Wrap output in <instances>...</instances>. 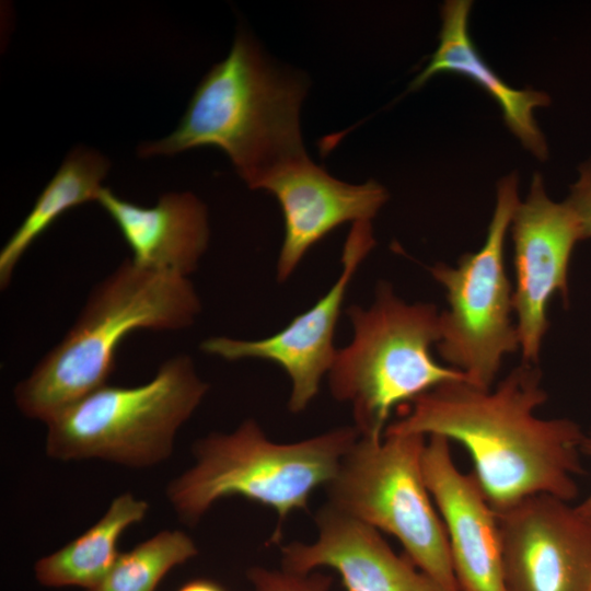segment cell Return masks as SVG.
<instances>
[{
    "mask_svg": "<svg viewBox=\"0 0 591 591\" xmlns=\"http://www.w3.org/2000/svg\"><path fill=\"white\" fill-rule=\"evenodd\" d=\"M273 194L283 216L285 237L277 279L286 281L308 251L346 222H371L387 200L374 181L351 185L329 175L309 157L268 177L259 187Z\"/></svg>",
    "mask_w": 591,
    "mask_h": 591,
    "instance_id": "4fadbf2b",
    "label": "cell"
},
{
    "mask_svg": "<svg viewBox=\"0 0 591 591\" xmlns=\"http://www.w3.org/2000/svg\"><path fill=\"white\" fill-rule=\"evenodd\" d=\"M472 2L447 1L441 10L439 44L424 69L410 82L409 89L421 88L442 72L464 76L482 86L499 105L512 134L536 158L547 157V147L534 118V111L549 104L547 94L533 90H517L506 83L482 58L468 33Z\"/></svg>",
    "mask_w": 591,
    "mask_h": 591,
    "instance_id": "2e32d148",
    "label": "cell"
},
{
    "mask_svg": "<svg viewBox=\"0 0 591 591\" xmlns=\"http://www.w3.org/2000/svg\"><path fill=\"white\" fill-rule=\"evenodd\" d=\"M97 201L131 250V262L160 274L188 278L209 243L207 207L189 192L162 195L142 207L103 187Z\"/></svg>",
    "mask_w": 591,
    "mask_h": 591,
    "instance_id": "9a60e30c",
    "label": "cell"
},
{
    "mask_svg": "<svg viewBox=\"0 0 591 591\" xmlns=\"http://www.w3.org/2000/svg\"><path fill=\"white\" fill-rule=\"evenodd\" d=\"M426 437H359L325 486L331 506L393 535L415 566L444 591H460L443 522L422 474Z\"/></svg>",
    "mask_w": 591,
    "mask_h": 591,
    "instance_id": "52a82bcc",
    "label": "cell"
},
{
    "mask_svg": "<svg viewBox=\"0 0 591 591\" xmlns=\"http://www.w3.org/2000/svg\"><path fill=\"white\" fill-rule=\"evenodd\" d=\"M147 501L125 493L114 498L103 517L73 541L35 564V577L45 587L97 586L119 556L120 536L142 521Z\"/></svg>",
    "mask_w": 591,
    "mask_h": 591,
    "instance_id": "e0dca14e",
    "label": "cell"
},
{
    "mask_svg": "<svg viewBox=\"0 0 591 591\" xmlns=\"http://www.w3.org/2000/svg\"><path fill=\"white\" fill-rule=\"evenodd\" d=\"M566 202L578 220L582 240L591 237V160L581 166Z\"/></svg>",
    "mask_w": 591,
    "mask_h": 591,
    "instance_id": "44dd1931",
    "label": "cell"
},
{
    "mask_svg": "<svg viewBox=\"0 0 591 591\" xmlns=\"http://www.w3.org/2000/svg\"><path fill=\"white\" fill-rule=\"evenodd\" d=\"M354 336L337 349L328 371L333 396L352 406L361 437L380 439L394 408L451 381L466 380L430 352L440 339V314L430 303L409 304L381 282L374 302L349 306Z\"/></svg>",
    "mask_w": 591,
    "mask_h": 591,
    "instance_id": "5b68a950",
    "label": "cell"
},
{
    "mask_svg": "<svg viewBox=\"0 0 591 591\" xmlns=\"http://www.w3.org/2000/svg\"><path fill=\"white\" fill-rule=\"evenodd\" d=\"M108 160L85 147H77L37 197L31 211L0 251V287L4 289L14 268L33 242L67 210L96 200Z\"/></svg>",
    "mask_w": 591,
    "mask_h": 591,
    "instance_id": "ac0fdd59",
    "label": "cell"
},
{
    "mask_svg": "<svg viewBox=\"0 0 591 591\" xmlns=\"http://www.w3.org/2000/svg\"><path fill=\"white\" fill-rule=\"evenodd\" d=\"M177 591H227L221 584L210 579H193L181 586Z\"/></svg>",
    "mask_w": 591,
    "mask_h": 591,
    "instance_id": "7402d4cb",
    "label": "cell"
},
{
    "mask_svg": "<svg viewBox=\"0 0 591 591\" xmlns=\"http://www.w3.org/2000/svg\"><path fill=\"white\" fill-rule=\"evenodd\" d=\"M542 373L523 362L493 389L466 380L443 383L398 408L385 432L438 434L461 443L497 514L536 495L570 501L582 473L586 434L567 418L543 419Z\"/></svg>",
    "mask_w": 591,
    "mask_h": 591,
    "instance_id": "6da1fadb",
    "label": "cell"
},
{
    "mask_svg": "<svg viewBox=\"0 0 591 591\" xmlns=\"http://www.w3.org/2000/svg\"><path fill=\"white\" fill-rule=\"evenodd\" d=\"M359 437L352 426L277 443L255 420L246 419L233 432L199 439L193 448L195 465L170 482L166 495L188 525L198 523L216 501L230 496L269 507L278 515L270 542L278 543L288 515L306 509L312 491L335 477Z\"/></svg>",
    "mask_w": 591,
    "mask_h": 591,
    "instance_id": "277c9868",
    "label": "cell"
},
{
    "mask_svg": "<svg viewBox=\"0 0 591 591\" xmlns=\"http://www.w3.org/2000/svg\"><path fill=\"white\" fill-rule=\"evenodd\" d=\"M317 538L282 547V570L308 575L336 570L347 591H444L404 554L397 555L380 531L325 503L315 514Z\"/></svg>",
    "mask_w": 591,
    "mask_h": 591,
    "instance_id": "5bb4252c",
    "label": "cell"
},
{
    "mask_svg": "<svg viewBox=\"0 0 591 591\" xmlns=\"http://www.w3.org/2000/svg\"><path fill=\"white\" fill-rule=\"evenodd\" d=\"M497 515L507 591L591 590V522L577 507L536 495Z\"/></svg>",
    "mask_w": 591,
    "mask_h": 591,
    "instance_id": "9c48e42d",
    "label": "cell"
},
{
    "mask_svg": "<svg viewBox=\"0 0 591 591\" xmlns=\"http://www.w3.org/2000/svg\"><path fill=\"white\" fill-rule=\"evenodd\" d=\"M208 389L189 356H173L150 381L136 386L107 383L53 417L46 422L47 455L130 467L161 463Z\"/></svg>",
    "mask_w": 591,
    "mask_h": 591,
    "instance_id": "8992f818",
    "label": "cell"
},
{
    "mask_svg": "<svg viewBox=\"0 0 591 591\" xmlns=\"http://www.w3.org/2000/svg\"><path fill=\"white\" fill-rule=\"evenodd\" d=\"M201 310L188 278L155 273L125 259L96 283L73 325L19 382V410L45 424L107 384L116 350L131 332L179 331Z\"/></svg>",
    "mask_w": 591,
    "mask_h": 591,
    "instance_id": "3957f363",
    "label": "cell"
},
{
    "mask_svg": "<svg viewBox=\"0 0 591 591\" xmlns=\"http://www.w3.org/2000/svg\"><path fill=\"white\" fill-rule=\"evenodd\" d=\"M374 244L371 222L354 223L343 250L341 274L312 308L273 336L257 340L210 337L201 343L200 349L229 361L264 359L277 363L291 380L289 409L304 410L333 366L337 352L334 333L345 293Z\"/></svg>",
    "mask_w": 591,
    "mask_h": 591,
    "instance_id": "30bf717a",
    "label": "cell"
},
{
    "mask_svg": "<svg viewBox=\"0 0 591 591\" xmlns=\"http://www.w3.org/2000/svg\"><path fill=\"white\" fill-rule=\"evenodd\" d=\"M422 474L441 514L460 591H507L498 515L473 473L455 465L450 441L429 436Z\"/></svg>",
    "mask_w": 591,
    "mask_h": 591,
    "instance_id": "7c38bea8",
    "label": "cell"
},
{
    "mask_svg": "<svg viewBox=\"0 0 591 591\" xmlns=\"http://www.w3.org/2000/svg\"><path fill=\"white\" fill-rule=\"evenodd\" d=\"M591 591V590H590Z\"/></svg>",
    "mask_w": 591,
    "mask_h": 591,
    "instance_id": "cb8c5ba5",
    "label": "cell"
},
{
    "mask_svg": "<svg viewBox=\"0 0 591 591\" xmlns=\"http://www.w3.org/2000/svg\"><path fill=\"white\" fill-rule=\"evenodd\" d=\"M197 553L195 542L185 532L161 531L120 553L104 579L86 591H155L171 569Z\"/></svg>",
    "mask_w": 591,
    "mask_h": 591,
    "instance_id": "d6986e66",
    "label": "cell"
},
{
    "mask_svg": "<svg viewBox=\"0 0 591 591\" xmlns=\"http://www.w3.org/2000/svg\"><path fill=\"white\" fill-rule=\"evenodd\" d=\"M514 251L517 313L523 361L535 364L548 328L547 305L559 292L568 300V267L575 244L582 240L578 220L567 205L546 195L543 178L534 174L530 193L511 221Z\"/></svg>",
    "mask_w": 591,
    "mask_h": 591,
    "instance_id": "8fae6325",
    "label": "cell"
},
{
    "mask_svg": "<svg viewBox=\"0 0 591 591\" xmlns=\"http://www.w3.org/2000/svg\"><path fill=\"white\" fill-rule=\"evenodd\" d=\"M581 452L591 459V432L584 436L581 444ZM577 509L587 520L591 522V491L587 498H584V500L577 506Z\"/></svg>",
    "mask_w": 591,
    "mask_h": 591,
    "instance_id": "603a6c76",
    "label": "cell"
},
{
    "mask_svg": "<svg viewBox=\"0 0 591 591\" xmlns=\"http://www.w3.org/2000/svg\"><path fill=\"white\" fill-rule=\"evenodd\" d=\"M247 578L254 591H328L332 584V578L326 575H297L262 567L250 568Z\"/></svg>",
    "mask_w": 591,
    "mask_h": 591,
    "instance_id": "ffe728a7",
    "label": "cell"
},
{
    "mask_svg": "<svg viewBox=\"0 0 591 591\" xmlns=\"http://www.w3.org/2000/svg\"><path fill=\"white\" fill-rule=\"evenodd\" d=\"M519 204L518 177L512 173L498 182L483 246L463 255L456 267L437 264L430 268L449 302V309L440 314L438 350L467 382L480 389H491L503 357L520 348L503 264L505 239Z\"/></svg>",
    "mask_w": 591,
    "mask_h": 591,
    "instance_id": "ba28073f",
    "label": "cell"
},
{
    "mask_svg": "<svg viewBox=\"0 0 591 591\" xmlns=\"http://www.w3.org/2000/svg\"><path fill=\"white\" fill-rule=\"evenodd\" d=\"M308 83L279 69L258 43L239 31L224 60L198 84L177 128L138 147L143 158L217 147L252 189L285 166L308 157L300 130V108Z\"/></svg>",
    "mask_w": 591,
    "mask_h": 591,
    "instance_id": "7a4b0ae2",
    "label": "cell"
}]
</instances>
